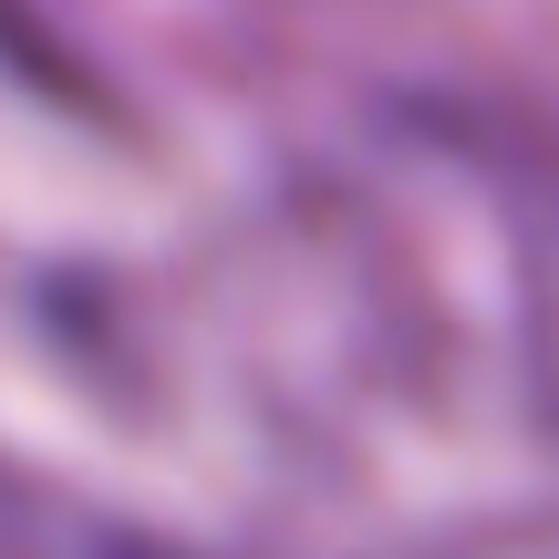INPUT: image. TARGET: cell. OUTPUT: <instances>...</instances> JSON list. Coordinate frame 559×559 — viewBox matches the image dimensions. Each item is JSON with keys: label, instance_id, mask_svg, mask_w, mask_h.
I'll use <instances>...</instances> for the list:
<instances>
[{"label": "cell", "instance_id": "1", "mask_svg": "<svg viewBox=\"0 0 559 559\" xmlns=\"http://www.w3.org/2000/svg\"><path fill=\"white\" fill-rule=\"evenodd\" d=\"M0 559H228V549H198L177 528L115 519V508L73 498V487L0 477Z\"/></svg>", "mask_w": 559, "mask_h": 559}]
</instances>
